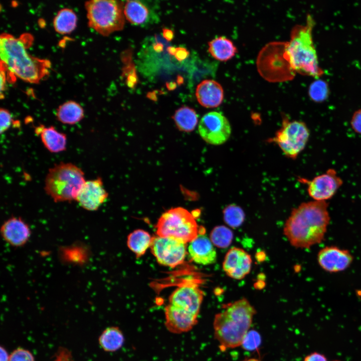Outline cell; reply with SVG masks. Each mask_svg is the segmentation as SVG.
Wrapping results in <instances>:
<instances>
[{
	"instance_id": "obj_1",
	"label": "cell",
	"mask_w": 361,
	"mask_h": 361,
	"mask_svg": "<svg viewBox=\"0 0 361 361\" xmlns=\"http://www.w3.org/2000/svg\"><path fill=\"white\" fill-rule=\"evenodd\" d=\"M328 206L326 202L312 201L292 210L283 229L292 246L308 249L324 240L330 221Z\"/></svg>"
},
{
	"instance_id": "obj_2",
	"label": "cell",
	"mask_w": 361,
	"mask_h": 361,
	"mask_svg": "<svg viewBox=\"0 0 361 361\" xmlns=\"http://www.w3.org/2000/svg\"><path fill=\"white\" fill-rule=\"evenodd\" d=\"M30 36L19 38L4 33L0 37L1 65L13 76L31 83H38L48 76L50 62L31 55L27 51Z\"/></svg>"
},
{
	"instance_id": "obj_3",
	"label": "cell",
	"mask_w": 361,
	"mask_h": 361,
	"mask_svg": "<svg viewBox=\"0 0 361 361\" xmlns=\"http://www.w3.org/2000/svg\"><path fill=\"white\" fill-rule=\"evenodd\" d=\"M256 313L255 308L246 298L225 304L215 315L213 324L214 337L221 350L241 345Z\"/></svg>"
},
{
	"instance_id": "obj_4",
	"label": "cell",
	"mask_w": 361,
	"mask_h": 361,
	"mask_svg": "<svg viewBox=\"0 0 361 361\" xmlns=\"http://www.w3.org/2000/svg\"><path fill=\"white\" fill-rule=\"evenodd\" d=\"M315 22L308 15L305 25L295 26L287 42L286 54L292 69L295 73L319 78L323 74L319 66L312 38Z\"/></svg>"
},
{
	"instance_id": "obj_5",
	"label": "cell",
	"mask_w": 361,
	"mask_h": 361,
	"mask_svg": "<svg viewBox=\"0 0 361 361\" xmlns=\"http://www.w3.org/2000/svg\"><path fill=\"white\" fill-rule=\"evenodd\" d=\"M86 182L82 170L71 163L60 162L49 169L44 190L55 202L75 200Z\"/></svg>"
},
{
	"instance_id": "obj_6",
	"label": "cell",
	"mask_w": 361,
	"mask_h": 361,
	"mask_svg": "<svg viewBox=\"0 0 361 361\" xmlns=\"http://www.w3.org/2000/svg\"><path fill=\"white\" fill-rule=\"evenodd\" d=\"M287 42H273L266 45L257 59V69L265 80L272 82L292 80L295 75L286 54Z\"/></svg>"
},
{
	"instance_id": "obj_7",
	"label": "cell",
	"mask_w": 361,
	"mask_h": 361,
	"mask_svg": "<svg viewBox=\"0 0 361 361\" xmlns=\"http://www.w3.org/2000/svg\"><path fill=\"white\" fill-rule=\"evenodd\" d=\"M90 28L104 36L121 30L124 25L122 4L116 1L91 0L85 3Z\"/></svg>"
},
{
	"instance_id": "obj_8",
	"label": "cell",
	"mask_w": 361,
	"mask_h": 361,
	"mask_svg": "<svg viewBox=\"0 0 361 361\" xmlns=\"http://www.w3.org/2000/svg\"><path fill=\"white\" fill-rule=\"evenodd\" d=\"M193 215L186 209L176 207L164 212L156 225L157 236L171 238L187 244L199 234Z\"/></svg>"
},
{
	"instance_id": "obj_9",
	"label": "cell",
	"mask_w": 361,
	"mask_h": 361,
	"mask_svg": "<svg viewBox=\"0 0 361 361\" xmlns=\"http://www.w3.org/2000/svg\"><path fill=\"white\" fill-rule=\"evenodd\" d=\"M309 135V130L304 122L291 121L284 115L280 128L268 141L277 144L286 156L294 159L304 149Z\"/></svg>"
},
{
	"instance_id": "obj_10",
	"label": "cell",
	"mask_w": 361,
	"mask_h": 361,
	"mask_svg": "<svg viewBox=\"0 0 361 361\" xmlns=\"http://www.w3.org/2000/svg\"><path fill=\"white\" fill-rule=\"evenodd\" d=\"M150 248L159 264L170 268L182 264L187 254L186 243L157 235L152 237Z\"/></svg>"
},
{
	"instance_id": "obj_11",
	"label": "cell",
	"mask_w": 361,
	"mask_h": 361,
	"mask_svg": "<svg viewBox=\"0 0 361 361\" xmlns=\"http://www.w3.org/2000/svg\"><path fill=\"white\" fill-rule=\"evenodd\" d=\"M203 139L212 145L224 143L230 137L231 127L227 118L221 113L212 111L205 114L199 124Z\"/></svg>"
},
{
	"instance_id": "obj_12",
	"label": "cell",
	"mask_w": 361,
	"mask_h": 361,
	"mask_svg": "<svg viewBox=\"0 0 361 361\" xmlns=\"http://www.w3.org/2000/svg\"><path fill=\"white\" fill-rule=\"evenodd\" d=\"M299 180L307 186V192L313 201L326 202L332 198L343 184L342 179L334 169L329 168L311 180L300 178Z\"/></svg>"
},
{
	"instance_id": "obj_13",
	"label": "cell",
	"mask_w": 361,
	"mask_h": 361,
	"mask_svg": "<svg viewBox=\"0 0 361 361\" xmlns=\"http://www.w3.org/2000/svg\"><path fill=\"white\" fill-rule=\"evenodd\" d=\"M353 260V257L349 250L335 246H325L317 255L319 266L330 273L345 270L350 267Z\"/></svg>"
},
{
	"instance_id": "obj_14",
	"label": "cell",
	"mask_w": 361,
	"mask_h": 361,
	"mask_svg": "<svg viewBox=\"0 0 361 361\" xmlns=\"http://www.w3.org/2000/svg\"><path fill=\"white\" fill-rule=\"evenodd\" d=\"M204 292L196 285H184L175 289L168 298V304L199 316Z\"/></svg>"
},
{
	"instance_id": "obj_15",
	"label": "cell",
	"mask_w": 361,
	"mask_h": 361,
	"mask_svg": "<svg viewBox=\"0 0 361 361\" xmlns=\"http://www.w3.org/2000/svg\"><path fill=\"white\" fill-rule=\"evenodd\" d=\"M108 194L104 188L100 177L86 181L80 190L75 201L83 209L97 210L108 198Z\"/></svg>"
},
{
	"instance_id": "obj_16",
	"label": "cell",
	"mask_w": 361,
	"mask_h": 361,
	"mask_svg": "<svg viewBox=\"0 0 361 361\" xmlns=\"http://www.w3.org/2000/svg\"><path fill=\"white\" fill-rule=\"evenodd\" d=\"M251 256L242 249L232 247L226 253L223 262V269L230 278L240 280L251 269Z\"/></svg>"
},
{
	"instance_id": "obj_17",
	"label": "cell",
	"mask_w": 361,
	"mask_h": 361,
	"mask_svg": "<svg viewBox=\"0 0 361 361\" xmlns=\"http://www.w3.org/2000/svg\"><path fill=\"white\" fill-rule=\"evenodd\" d=\"M4 240L15 247L25 245L31 236L29 225L21 217H12L5 220L1 228Z\"/></svg>"
},
{
	"instance_id": "obj_18",
	"label": "cell",
	"mask_w": 361,
	"mask_h": 361,
	"mask_svg": "<svg viewBox=\"0 0 361 361\" xmlns=\"http://www.w3.org/2000/svg\"><path fill=\"white\" fill-rule=\"evenodd\" d=\"M166 329L171 333L180 334L190 331L197 324L198 316L169 304L164 308Z\"/></svg>"
},
{
	"instance_id": "obj_19",
	"label": "cell",
	"mask_w": 361,
	"mask_h": 361,
	"mask_svg": "<svg viewBox=\"0 0 361 361\" xmlns=\"http://www.w3.org/2000/svg\"><path fill=\"white\" fill-rule=\"evenodd\" d=\"M215 246L205 235L199 233L189 243L188 253L191 260L196 264L208 265L214 264L217 258Z\"/></svg>"
},
{
	"instance_id": "obj_20",
	"label": "cell",
	"mask_w": 361,
	"mask_h": 361,
	"mask_svg": "<svg viewBox=\"0 0 361 361\" xmlns=\"http://www.w3.org/2000/svg\"><path fill=\"white\" fill-rule=\"evenodd\" d=\"M196 95L199 103L206 108L219 106L224 98L222 86L213 80H205L197 87Z\"/></svg>"
},
{
	"instance_id": "obj_21",
	"label": "cell",
	"mask_w": 361,
	"mask_h": 361,
	"mask_svg": "<svg viewBox=\"0 0 361 361\" xmlns=\"http://www.w3.org/2000/svg\"><path fill=\"white\" fill-rule=\"evenodd\" d=\"M35 132L40 136L43 144L50 152L58 153L66 149V134L58 131L54 126L46 127L40 124L35 128Z\"/></svg>"
},
{
	"instance_id": "obj_22",
	"label": "cell",
	"mask_w": 361,
	"mask_h": 361,
	"mask_svg": "<svg viewBox=\"0 0 361 361\" xmlns=\"http://www.w3.org/2000/svg\"><path fill=\"white\" fill-rule=\"evenodd\" d=\"M57 120L65 124L73 125L84 117L82 107L74 101H68L60 105L56 110Z\"/></svg>"
},
{
	"instance_id": "obj_23",
	"label": "cell",
	"mask_w": 361,
	"mask_h": 361,
	"mask_svg": "<svg viewBox=\"0 0 361 361\" xmlns=\"http://www.w3.org/2000/svg\"><path fill=\"white\" fill-rule=\"evenodd\" d=\"M209 51L216 60L226 61L235 55L237 49L231 40L225 37H219L209 42Z\"/></svg>"
},
{
	"instance_id": "obj_24",
	"label": "cell",
	"mask_w": 361,
	"mask_h": 361,
	"mask_svg": "<svg viewBox=\"0 0 361 361\" xmlns=\"http://www.w3.org/2000/svg\"><path fill=\"white\" fill-rule=\"evenodd\" d=\"M124 342L122 331L117 326L106 328L99 338V343L102 349L108 352H114L122 347Z\"/></svg>"
},
{
	"instance_id": "obj_25",
	"label": "cell",
	"mask_w": 361,
	"mask_h": 361,
	"mask_svg": "<svg viewBox=\"0 0 361 361\" xmlns=\"http://www.w3.org/2000/svg\"><path fill=\"white\" fill-rule=\"evenodd\" d=\"M152 240V237L149 233L143 230L137 229L129 234L127 245L137 257H140L150 247Z\"/></svg>"
},
{
	"instance_id": "obj_26",
	"label": "cell",
	"mask_w": 361,
	"mask_h": 361,
	"mask_svg": "<svg viewBox=\"0 0 361 361\" xmlns=\"http://www.w3.org/2000/svg\"><path fill=\"white\" fill-rule=\"evenodd\" d=\"M77 17L71 9L64 8L60 10L53 20V26L56 32L64 35L70 34L76 28Z\"/></svg>"
},
{
	"instance_id": "obj_27",
	"label": "cell",
	"mask_w": 361,
	"mask_h": 361,
	"mask_svg": "<svg viewBox=\"0 0 361 361\" xmlns=\"http://www.w3.org/2000/svg\"><path fill=\"white\" fill-rule=\"evenodd\" d=\"M173 119L178 129L187 132L194 130L198 121L196 111L186 106L177 109L173 116Z\"/></svg>"
},
{
	"instance_id": "obj_28",
	"label": "cell",
	"mask_w": 361,
	"mask_h": 361,
	"mask_svg": "<svg viewBox=\"0 0 361 361\" xmlns=\"http://www.w3.org/2000/svg\"><path fill=\"white\" fill-rule=\"evenodd\" d=\"M123 12L126 19L134 25L144 23L147 20L149 14L147 8L137 1H127Z\"/></svg>"
},
{
	"instance_id": "obj_29",
	"label": "cell",
	"mask_w": 361,
	"mask_h": 361,
	"mask_svg": "<svg viewBox=\"0 0 361 361\" xmlns=\"http://www.w3.org/2000/svg\"><path fill=\"white\" fill-rule=\"evenodd\" d=\"M233 236L231 229L221 225L215 227L212 230L209 238L215 246L220 248H226L231 244Z\"/></svg>"
},
{
	"instance_id": "obj_30",
	"label": "cell",
	"mask_w": 361,
	"mask_h": 361,
	"mask_svg": "<svg viewBox=\"0 0 361 361\" xmlns=\"http://www.w3.org/2000/svg\"><path fill=\"white\" fill-rule=\"evenodd\" d=\"M245 217L242 209L234 204L228 205L223 210L224 221L232 228L240 226L244 221Z\"/></svg>"
},
{
	"instance_id": "obj_31",
	"label": "cell",
	"mask_w": 361,
	"mask_h": 361,
	"mask_svg": "<svg viewBox=\"0 0 361 361\" xmlns=\"http://www.w3.org/2000/svg\"><path fill=\"white\" fill-rule=\"evenodd\" d=\"M328 93V85L322 80L314 81L310 84L309 88V97L316 102H321L326 100Z\"/></svg>"
},
{
	"instance_id": "obj_32",
	"label": "cell",
	"mask_w": 361,
	"mask_h": 361,
	"mask_svg": "<svg viewBox=\"0 0 361 361\" xmlns=\"http://www.w3.org/2000/svg\"><path fill=\"white\" fill-rule=\"evenodd\" d=\"M261 342L260 334L254 330H251L245 336L241 346L244 349L254 350L259 347Z\"/></svg>"
},
{
	"instance_id": "obj_33",
	"label": "cell",
	"mask_w": 361,
	"mask_h": 361,
	"mask_svg": "<svg viewBox=\"0 0 361 361\" xmlns=\"http://www.w3.org/2000/svg\"><path fill=\"white\" fill-rule=\"evenodd\" d=\"M9 361H35L33 354L29 350L18 348L11 354Z\"/></svg>"
},
{
	"instance_id": "obj_34",
	"label": "cell",
	"mask_w": 361,
	"mask_h": 361,
	"mask_svg": "<svg viewBox=\"0 0 361 361\" xmlns=\"http://www.w3.org/2000/svg\"><path fill=\"white\" fill-rule=\"evenodd\" d=\"M1 119V133L5 132L13 124L14 120L10 112L5 109L1 108L0 110Z\"/></svg>"
},
{
	"instance_id": "obj_35",
	"label": "cell",
	"mask_w": 361,
	"mask_h": 361,
	"mask_svg": "<svg viewBox=\"0 0 361 361\" xmlns=\"http://www.w3.org/2000/svg\"><path fill=\"white\" fill-rule=\"evenodd\" d=\"M350 124L355 132L361 134V109L354 112L350 121Z\"/></svg>"
},
{
	"instance_id": "obj_36",
	"label": "cell",
	"mask_w": 361,
	"mask_h": 361,
	"mask_svg": "<svg viewBox=\"0 0 361 361\" xmlns=\"http://www.w3.org/2000/svg\"><path fill=\"white\" fill-rule=\"evenodd\" d=\"M6 70L5 68L1 65V99H2L4 98V95L3 94V92L6 89Z\"/></svg>"
},
{
	"instance_id": "obj_37",
	"label": "cell",
	"mask_w": 361,
	"mask_h": 361,
	"mask_svg": "<svg viewBox=\"0 0 361 361\" xmlns=\"http://www.w3.org/2000/svg\"><path fill=\"white\" fill-rule=\"evenodd\" d=\"M304 361H327L326 357L319 353L313 352L307 355Z\"/></svg>"
},
{
	"instance_id": "obj_38",
	"label": "cell",
	"mask_w": 361,
	"mask_h": 361,
	"mask_svg": "<svg viewBox=\"0 0 361 361\" xmlns=\"http://www.w3.org/2000/svg\"><path fill=\"white\" fill-rule=\"evenodd\" d=\"M174 53L176 58L178 60L185 59L188 54V52L186 51V50L182 48L176 49V52Z\"/></svg>"
},
{
	"instance_id": "obj_39",
	"label": "cell",
	"mask_w": 361,
	"mask_h": 361,
	"mask_svg": "<svg viewBox=\"0 0 361 361\" xmlns=\"http://www.w3.org/2000/svg\"><path fill=\"white\" fill-rule=\"evenodd\" d=\"M10 356L8 352L2 346L1 347V361H9Z\"/></svg>"
},
{
	"instance_id": "obj_40",
	"label": "cell",
	"mask_w": 361,
	"mask_h": 361,
	"mask_svg": "<svg viewBox=\"0 0 361 361\" xmlns=\"http://www.w3.org/2000/svg\"><path fill=\"white\" fill-rule=\"evenodd\" d=\"M243 361H261V360L256 358H249L246 359Z\"/></svg>"
},
{
	"instance_id": "obj_41",
	"label": "cell",
	"mask_w": 361,
	"mask_h": 361,
	"mask_svg": "<svg viewBox=\"0 0 361 361\" xmlns=\"http://www.w3.org/2000/svg\"><path fill=\"white\" fill-rule=\"evenodd\" d=\"M334 361H339V360H334Z\"/></svg>"
}]
</instances>
